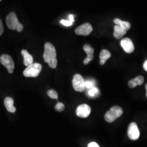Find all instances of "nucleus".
<instances>
[{
	"instance_id": "nucleus-1",
	"label": "nucleus",
	"mask_w": 147,
	"mask_h": 147,
	"mask_svg": "<svg viewBox=\"0 0 147 147\" xmlns=\"http://www.w3.org/2000/svg\"><path fill=\"white\" fill-rule=\"evenodd\" d=\"M43 57L44 61L52 69L56 68L57 65L56 50L55 47L50 42H47L44 46Z\"/></svg>"
},
{
	"instance_id": "nucleus-2",
	"label": "nucleus",
	"mask_w": 147,
	"mask_h": 147,
	"mask_svg": "<svg viewBox=\"0 0 147 147\" xmlns=\"http://www.w3.org/2000/svg\"><path fill=\"white\" fill-rule=\"evenodd\" d=\"M6 24L8 27L12 30H16L18 32H22L24 26L18 20L16 13L14 12L10 13L6 18Z\"/></svg>"
},
{
	"instance_id": "nucleus-3",
	"label": "nucleus",
	"mask_w": 147,
	"mask_h": 147,
	"mask_svg": "<svg viewBox=\"0 0 147 147\" xmlns=\"http://www.w3.org/2000/svg\"><path fill=\"white\" fill-rule=\"evenodd\" d=\"M123 114V110L119 106H115L111 107L105 115V119L108 123H112L120 117Z\"/></svg>"
},
{
	"instance_id": "nucleus-4",
	"label": "nucleus",
	"mask_w": 147,
	"mask_h": 147,
	"mask_svg": "<svg viewBox=\"0 0 147 147\" xmlns=\"http://www.w3.org/2000/svg\"><path fill=\"white\" fill-rule=\"evenodd\" d=\"M42 69V66L40 64L34 63L27 67L23 72L24 75L27 78L37 77Z\"/></svg>"
},
{
	"instance_id": "nucleus-5",
	"label": "nucleus",
	"mask_w": 147,
	"mask_h": 147,
	"mask_svg": "<svg viewBox=\"0 0 147 147\" xmlns=\"http://www.w3.org/2000/svg\"><path fill=\"white\" fill-rule=\"evenodd\" d=\"M73 86L75 90L82 92L85 89V81L83 77L80 74H76L73 79Z\"/></svg>"
},
{
	"instance_id": "nucleus-6",
	"label": "nucleus",
	"mask_w": 147,
	"mask_h": 147,
	"mask_svg": "<svg viewBox=\"0 0 147 147\" xmlns=\"http://www.w3.org/2000/svg\"><path fill=\"white\" fill-rule=\"evenodd\" d=\"M0 62L7 69L9 73L12 74L13 73L15 65L13 59L9 55L4 54L1 56Z\"/></svg>"
},
{
	"instance_id": "nucleus-7",
	"label": "nucleus",
	"mask_w": 147,
	"mask_h": 147,
	"mask_svg": "<svg viewBox=\"0 0 147 147\" xmlns=\"http://www.w3.org/2000/svg\"><path fill=\"white\" fill-rule=\"evenodd\" d=\"M127 135L130 139L134 141L139 138L140 133L136 123L132 122L129 124L127 129Z\"/></svg>"
},
{
	"instance_id": "nucleus-8",
	"label": "nucleus",
	"mask_w": 147,
	"mask_h": 147,
	"mask_svg": "<svg viewBox=\"0 0 147 147\" xmlns=\"http://www.w3.org/2000/svg\"><path fill=\"white\" fill-rule=\"evenodd\" d=\"M91 112V109L87 104H82L79 105L76 110L77 116L80 118H87L89 116Z\"/></svg>"
},
{
	"instance_id": "nucleus-9",
	"label": "nucleus",
	"mask_w": 147,
	"mask_h": 147,
	"mask_svg": "<svg viewBox=\"0 0 147 147\" xmlns=\"http://www.w3.org/2000/svg\"><path fill=\"white\" fill-rule=\"evenodd\" d=\"M93 31V27L89 23H85L75 30V33L80 36H88Z\"/></svg>"
},
{
	"instance_id": "nucleus-10",
	"label": "nucleus",
	"mask_w": 147,
	"mask_h": 147,
	"mask_svg": "<svg viewBox=\"0 0 147 147\" xmlns=\"http://www.w3.org/2000/svg\"><path fill=\"white\" fill-rule=\"evenodd\" d=\"M121 45L124 51L127 53H133L135 50V47L131 40L128 38H123L121 42Z\"/></svg>"
},
{
	"instance_id": "nucleus-11",
	"label": "nucleus",
	"mask_w": 147,
	"mask_h": 147,
	"mask_svg": "<svg viewBox=\"0 0 147 147\" xmlns=\"http://www.w3.org/2000/svg\"><path fill=\"white\" fill-rule=\"evenodd\" d=\"M84 50L87 54V56L84 59V64H88L94 58L93 54L94 53V50L89 44H85L84 46Z\"/></svg>"
},
{
	"instance_id": "nucleus-12",
	"label": "nucleus",
	"mask_w": 147,
	"mask_h": 147,
	"mask_svg": "<svg viewBox=\"0 0 147 147\" xmlns=\"http://www.w3.org/2000/svg\"><path fill=\"white\" fill-rule=\"evenodd\" d=\"M21 54L24 57V64L27 67L33 63V58L30 53H28L26 50H22Z\"/></svg>"
},
{
	"instance_id": "nucleus-13",
	"label": "nucleus",
	"mask_w": 147,
	"mask_h": 147,
	"mask_svg": "<svg viewBox=\"0 0 147 147\" xmlns=\"http://www.w3.org/2000/svg\"><path fill=\"white\" fill-rule=\"evenodd\" d=\"M144 82V78L142 76H137L136 78L132 79L129 81L128 85L129 87L134 88L136 87L137 86L142 85Z\"/></svg>"
},
{
	"instance_id": "nucleus-14",
	"label": "nucleus",
	"mask_w": 147,
	"mask_h": 147,
	"mask_svg": "<svg viewBox=\"0 0 147 147\" xmlns=\"http://www.w3.org/2000/svg\"><path fill=\"white\" fill-rule=\"evenodd\" d=\"M14 100L11 97H7L5 99V105L8 111L11 113H14L16 108L14 106Z\"/></svg>"
},
{
	"instance_id": "nucleus-15",
	"label": "nucleus",
	"mask_w": 147,
	"mask_h": 147,
	"mask_svg": "<svg viewBox=\"0 0 147 147\" xmlns=\"http://www.w3.org/2000/svg\"><path fill=\"white\" fill-rule=\"evenodd\" d=\"M111 54L107 50H102L100 53V64L104 65L105 62L110 58Z\"/></svg>"
},
{
	"instance_id": "nucleus-16",
	"label": "nucleus",
	"mask_w": 147,
	"mask_h": 147,
	"mask_svg": "<svg viewBox=\"0 0 147 147\" xmlns=\"http://www.w3.org/2000/svg\"><path fill=\"white\" fill-rule=\"evenodd\" d=\"M114 29H115V31L113 33V36L116 39H121L126 34L127 32L125 30L123 29V28L117 25H116L114 27Z\"/></svg>"
},
{
	"instance_id": "nucleus-17",
	"label": "nucleus",
	"mask_w": 147,
	"mask_h": 147,
	"mask_svg": "<svg viewBox=\"0 0 147 147\" xmlns=\"http://www.w3.org/2000/svg\"><path fill=\"white\" fill-rule=\"evenodd\" d=\"M114 22L116 24V25L119 26L121 28H123V29L125 30L126 31H127L129 30H130V27H131V24L130 22H127V21H122L119 19H115L114 20Z\"/></svg>"
},
{
	"instance_id": "nucleus-18",
	"label": "nucleus",
	"mask_w": 147,
	"mask_h": 147,
	"mask_svg": "<svg viewBox=\"0 0 147 147\" xmlns=\"http://www.w3.org/2000/svg\"><path fill=\"white\" fill-rule=\"evenodd\" d=\"M99 90L95 86L90 88L88 90V95L90 98H96L99 95Z\"/></svg>"
},
{
	"instance_id": "nucleus-19",
	"label": "nucleus",
	"mask_w": 147,
	"mask_h": 147,
	"mask_svg": "<svg viewBox=\"0 0 147 147\" xmlns=\"http://www.w3.org/2000/svg\"><path fill=\"white\" fill-rule=\"evenodd\" d=\"M74 22V16L72 14H70L69 16V20H61L60 23L65 26H70L73 24Z\"/></svg>"
},
{
	"instance_id": "nucleus-20",
	"label": "nucleus",
	"mask_w": 147,
	"mask_h": 147,
	"mask_svg": "<svg viewBox=\"0 0 147 147\" xmlns=\"http://www.w3.org/2000/svg\"><path fill=\"white\" fill-rule=\"evenodd\" d=\"M48 96L53 99H57L58 98V93L53 89H49L47 92Z\"/></svg>"
},
{
	"instance_id": "nucleus-21",
	"label": "nucleus",
	"mask_w": 147,
	"mask_h": 147,
	"mask_svg": "<svg viewBox=\"0 0 147 147\" xmlns=\"http://www.w3.org/2000/svg\"><path fill=\"white\" fill-rule=\"evenodd\" d=\"M65 109V106L62 102H58L55 106V110L58 112H62Z\"/></svg>"
},
{
	"instance_id": "nucleus-22",
	"label": "nucleus",
	"mask_w": 147,
	"mask_h": 147,
	"mask_svg": "<svg viewBox=\"0 0 147 147\" xmlns=\"http://www.w3.org/2000/svg\"><path fill=\"white\" fill-rule=\"evenodd\" d=\"M85 88H87L89 89L93 87H94V83L93 81L87 80L85 81Z\"/></svg>"
},
{
	"instance_id": "nucleus-23",
	"label": "nucleus",
	"mask_w": 147,
	"mask_h": 147,
	"mask_svg": "<svg viewBox=\"0 0 147 147\" xmlns=\"http://www.w3.org/2000/svg\"><path fill=\"white\" fill-rule=\"evenodd\" d=\"M3 31H4V28H3V26L2 24V22L0 19V36L3 34Z\"/></svg>"
},
{
	"instance_id": "nucleus-24",
	"label": "nucleus",
	"mask_w": 147,
	"mask_h": 147,
	"mask_svg": "<svg viewBox=\"0 0 147 147\" xmlns=\"http://www.w3.org/2000/svg\"><path fill=\"white\" fill-rule=\"evenodd\" d=\"M88 147H100L99 146V145L95 143V142H91L89 144H88Z\"/></svg>"
},
{
	"instance_id": "nucleus-25",
	"label": "nucleus",
	"mask_w": 147,
	"mask_h": 147,
	"mask_svg": "<svg viewBox=\"0 0 147 147\" xmlns=\"http://www.w3.org/2000/svg\"><path fill=\"white\" fill-rule=\"evenodd\" d=\"M143 68L147 71V61H146L143 64Z\"/></svg>"
},
{
	"instance_id": "nucleus-26",
	"label": "nucleus",
	"mask_w": 147,
	"mask_h": 147,
	"mask_svg": "<svg viewBox=\"0 0 147 147\" xmlns=\"http://www.w3.org/2000/svg\"><path fill=\"white\" fill-rule=\"evenodd\" d=\"M146 97L147 98V84L146 85Z\"/></svg>"
},
{
	"instance_id": "nucleus-27",
	"label": "nucleus",
	"mask_w": 147,
	"mask_h": 147,
	"mask_svg": "<svg viewBox=\"0 0 147 147\" xmlns=\"http://www.w3.org/2000/svg\"><path fill=\"white\" fill-rule=\"evenodd\" d=\"M1 0H0V2H1Z\"/></svg>"
}]
</instances>
